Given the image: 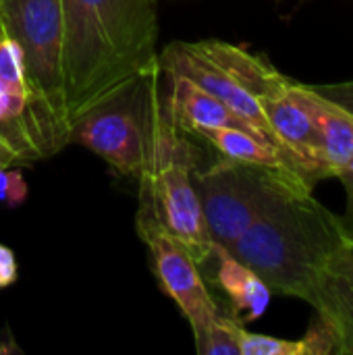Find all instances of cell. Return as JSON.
Wrapping results in <instances>:
<instances>
[{
	"label": "cell",
	"instance_id": "cell-1",
	"mask_svg": "<svg viewBox=\"0 0 353 355\" xmlns=\"http://www.w3.org/2000/svg\"><path fill=\"white\" fill-rule=\"evenodd\" d=\"M158 0H60L69 123L158 67Z\"/></svg>",
	"mask_w": 353,
	"mask_h": 355
},
{
	"label": "cell",
	"instance_id": "cell-2",
	"mask_svg": "<svg viewBox=\"0 0 353 355\" xmlns=\"http://www.w3.org/2000/svg\"><path fill=\"white\" fill-rule=\"evenodd\" d=\"M347 245L339 216L306 185L285 187L227 252L250 266L273 293L318 304L320 277Z\"/></svg>",
	"mask_w": 353,
	"mask_h": 355
},
{
	"label": "cell",
	"instance_id": "cell-3",
	"mask_svg": "<svg viewBox=\"0 0 353 355\" xmlns=\"http://www.w3.org/2000/svg\"><path fill=\"white\" fill-rule=\"evenodd\" d=\"M198 152L187 131L177 123L169 96L156 94L148 160L139 181V208L135 216L137 231L158 227L175 235L193 256L198 266L210 256L212 239L208 235L200 198L193 185Z\"/></svg>",
	"mask_w": 353,
	"mask_h": 355
},
{
	"label": "cell",
	"instance_id": "cell-4",
	"mask_svg": "<svg viewBox=\"0 0 353 355\" xmlns=\"http://www.w3.org/2000/svg\"><path fill=\"white\" fill-rule=\"evenodd\" d=\"M160 64L81 112L69 131V144H81L119 175L139 179L148 160Z\"/></svg>",
	"mask_w": 353,
	"mask_h": 355
},
{
	"label": "cell",
	"instance_id": "cell-5",
	"mask_svg": "<svg viewBox=\"0 0 353 355\" xmlns=\"http://www.w3.org/2000/svg\"><path fill=\"white\" fill-rule=\"evenodd\" d=\"M306 185L295 175L260 164L223 158L208 168H193L204 223L212 243L229 248L289 185ZM308 187V185H306Z\"/></svg>",
	"mask_w": 353,
	"mask_h": 355
},
{
	"label": "cell",
	"instance_id": "cell-6",
	"mask_svg": "<svg viewBox=\"0 0 353 355\" xmlns=\"http://www.w3.org/2000/svg\"><path fill=\"white\" fill-rule=\"evenodd\" d=\"M0 144L17 162H35L58 154L69 133L31 85L19 46L0 25Z\"/></svg>",
	"mask_w": 353,
	"mask_h": 355
},
{
	"label": "cell",
	"instance_id": "cell-7",
	"mask_svg": "<svg viewBox=\"0 0 353 355\" xmlns=\"http://www.w3.org/2000/svg\"><path fill=\"white\" fill-rule=\"evenodd\" d=\"M0 25L19 46L31 85L69 133L60 0H0Z\"/></svg>",
	"mask_w": 353,
	"mask_h": 355
},
{
	"label": "cell",
	"instance_id": "cell-8",
	"mask_svg": "<svg viewBox=\"0 0 353 355\" xmlns=\"http://www.w3.org/2000/svg\"><path fill=\"white\" fill-rule=\"evenodd\" d=\"M137 233L150 248L152 266L160 287L191 324L196 343L202 341L223 320L225 312L210 295L208 283L202 277L198 262L189 250L164 229L148 227Z\"/></svg>",
	"mask_w": 353,
	"mask_h": 355
},
{
	"label": "cell",
	"instance_id": "cell-9",
	"mask_svg": "<svg viewBox=\"0 0 353 355\" xmlns=\"http://www.w3.org/2000/svg\"><path fill=\"white\" fill-rule=\"evenodd\" d=\"M270 131L289 158L302 168L308 185L327 179L320 162V131L316 121L314 96L308 85L293 83L283 94L260 102Z\"/></svg>",
	"mask_w": 353,
	"mask_h": 355
},
{
	"label": "cell",
	"instance_id": "cell-10",
	"mask_svg": "<svg viewBox=\"0 0 353 355\" xmlns=\"http://www.w3.org/2000/svg\"><path fill=\"white\" fill-rule=\"evenodd\" d=\"M158 64L164 73H173V75H181L185 79H189L191 83H196L198 87L206 89L208 94H212L214 98H218L223 104H227L233 112H237L241 119H246L254 129H258L264 137H268L275 146H279V141L275 139L270 125L264 116V110L260 106V102L250 96L248 92H243L239 85H235L229 77H225L216 67H212L210 62L202 60L200 56L187 52L183 48L181 42H173L164 48L162 56H158ZM281 148V146H279ZM283 150V148H281ZM285 152V150H283ZM287 154V152H285ZM293 160V158H291ZM300 168V166H298ZM302 171V168H300ZM304 175V173H302ZM306 179V177H304ZM308 183V181H306Z\"/></svg>",
	"mask_w": 353,
	"mask_h": 355
},
{
	"label": "cell",
	"instance_id": "cell-11",
	"mask_svg": "<svg viewBox=\"0 0 353 355\" xmlns=\"http://www.w3.org/2000/svg\"><path fill=\"white\" fill-rule=\"evenodd\" d=\"M183 48L202 60L216 67L225 77H229L243 92L254 96L258 102L275 98L291 87L295 81L285 77L277 67L270 64L264 56L252 54L241 46L227 44L221 40H202V42H181Z\"/></svg>",
	"mask_w": 353,
	"mask_h": 355
},
{
	"label": "cell",
	"instance_id": "cell-12",
	"mask_svg": "<svg viewBox=\"0 0 353 355\" xmlns=\"http://www.w3.org/2000/svg\"><path fill=\"white\" fill-rule=\"evenodd\" d=\"M198 268L206 281L218 285V289L227 295L231 318L235 322L246 327L266 312L273 291L250 266L225 248L214 243L210 256Z\"/></svg>",
	"mask_w": 353,
	"mask_h": 355
},
{
	"label": "cell",
	"instance_id": "cell-13",
	"mask_svg": "<svg viewBox=\"0 0 353 355\" xmlns=\"http://www.w3.org/2000/svg\"><path fill=\"white\" fill-rule=\"evenodd\" d=\"M164 73V71H162ZM171 79V89L166 92L171 110L177 119V123L193 135L200 129H218V127H229V129H241L248 133H254L258 137H264L258 129H254L246 119H241L237 112H233L227 104H223L218 98L208 94L206 89L198 87L189 79L181 75L166 73ZM268 139V137H264ZM270 141V139H268ZM279 148V146H277Z\"/></svg>",
	"mask_w": 353,
	"mask_h": 355
},
{
	"label": "cell",
	"instance_id": "cell-14",
	"mask_svg": "<svg viewBox=\"0 0 353 355\" xmlns=\"http://www.w3.org/2000/svg\"><path fill=\"white\" fill-rule=\"evenodd\" d=\"M314 310L333 327L337 354L353 355V254L347 245L327 264Z\"/></svg>",
	"mask_w": 353,
	"mask_h": 355
},
{
	"label": "cell",
	"instance_id": "cell-15",
	"mask_svg": "<svg viewBox=\"0 0 353 355\" xmlns=\"http://www.w3.org/2000/svg\"><path fill=\"white\" fill-rule=\"evenodd\" d=\"M193 135L204 139L206 144H210L223 158L250 162V164H260V166H268V168H281V171H287V173L295 175L300 181L306 183V179H304L302 171L298 168V164L281 148H277L273 141H268L264 137H258V135L241 131V129H229V127L200 129Z\"/></svg>",
	"mask_w": 353,
	"mask_h": 355
},
{
	"label": "cell",
	"instance_id": "cell-16",
	"mask_svg": "<svg viewBox=\"0 0 353 355\" xmlns=\"http://www.w3.org/2000/svg\"><path fill=\"white\" fill-rule=\"evenodd\" d=\"M310 92L320 131V162L327 177H337L353 160V114L325 100L312 87Z\"/></svg>",
	"mask_w": 353,
	"mask_h": 355
},
{
	"label": "cell",
	"instance_id": "cell-17",
	"mask_svg": "<svg viewBox=\"0 0 353 355\" xmlns=\"http://www.w3.org/2000/svg\"><path fill=\"white\" fill-rule=\"evenodd\" d=\"M237 343L239 355H310L306 339L289 341L268 335H256L246 331V327H239Z\"/></svg>",
	"mask_w": 353,
	"mask_h": 355
},
{
	"label": "cell",
	"instance_id": "cell-18",
	"mask_svg": "<svg viewBox=\"0 0 353 355\" xmlns=\"http://www.w3.org/2000/svg\"><path fill=\"white\" fill-rule=\"evenodd\" d=\"M27 196L25 179L19 171H12L10 166H0V202L6 206H19L23 204Z\"/></svg>",
	"mask_w": 353,
	"mask_h": 355
},
{
	"label": "cell",
	"instance_id": "cell-19",
	"mask_svg": "<svg viewBox=\"0 0 353 355\" xmlns=\"http://www.w3.org/2000/svg\"><path fill=\"white\" fill-rule=\"evenodd\" d=\"M318 96L325 100L341 106L343 110L353 114V79L352 81H339V83H322V85H310Z\"/></svg>",
	"mask_w": 353,
	"mask_h": 355
},
{
	"label": "cell",
	"instance_id": "cell-20",
	"mask_svg": "<svg viewBox=\"0 0 353 355\" xmlns=\"http://www.w3.org/2000/svg\"><path fill=\"white\" fill-rule=\"evenodd\" d=\"M337 179L341 181L345 196H347V204H345V212L339 218L341 227H343V235L347 239V243H353V160L337 175Z\"/></svg>",
	"mask_w": 353,
	"mask_h": 355
},
{
	"label": "cell",
	"instance_id": "cell-21",
	"mask_svg": "<svg viewBox=\"0 0 353 355\" xmlns=\"http://www.w3.org/2000/svg\"><path fill=\"white\" fill-rule=\"evenodd\" d=\"M17 275H19V266L12 250L0 243V289L12 285L17 281Z\"/></svg>",
	"mask_w": 353,
	"mask_h": 355
},
{
	"label": "cell",
	"instance_id": "cell-22",
	"mask_svg": "<svg viewBox=\"0 0 353 355\" xmlns=\"http://www.w3.org/2000/svg\"><path fill=\"white\" fill-rule=\"evenodd\" d=\"M12 164H17L15 154L4 144H0V166H12Z\"/></svg>",
	"mask_w": 353,
	"mask_h": 355
},
{
	"label": "cell",
	"instance_id": "cell-23",
	"mask_svg": "<svg viewBox=\"0 0 353 355\" xmlns=\"http://www.w3.org/2000/svg\"><path fill=\"white\" fill-rule=\"evenodd\" d=\"M347 248H350V252L353 254V243H347Z\"/></svg>",
	"mask_w": 353,
	"mask_h": 355
}]
</instances>
